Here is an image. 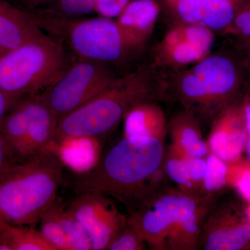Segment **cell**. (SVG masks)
Returning <instances> with one entry per match:
<instances>
[{
  "instance_id": "cell-39",
  "label": "cell",
  "mask_w": 250,
  "mask_h": 250,
  "mask_svg": "<svg viewBox=\"0 0 250 250\" xmlns=\"http://www.w3.org/2000/svg\"><path fill=\"white\" fill-rule=\"evenodd\" d=\"M248 249H250V246L249 247V248H248Z\"/></svg>"
},
{
  "instance_id": "cell-23",
  "label": "cell",
  "mask_w": 250,
  "mask_h": 250,
  "mask_svg": "<svg viewBox=\"0 0 250 250\" xmlns=\"http://www.w3.org/2000/svg\"><path fill=\"white\" fill-rule=\"evenodd\" d=\"M59 203L55 201L41 217V232L56 250H72L58 217Z\"/></svg>"
},
{
  "instance_id": "cell-15",
  "label": "cell",
  "mask_w": 250,
  "mask_h": 250,
  "mask_svg": "<svg viewBox=\"0 0 250 250\" xmlns=\"http://www.w3.org/2000/svg\"><path fill=\"white\" fill-rule=\"evenodd\" d=\"M57 122L58 120L39 95L30 127L16 156V161L27 160L52 145L57 136Z\"/></svg>"
},
{
  "instance_id": "cell-34",
  "label": "cell",
  "mask_w": 250,
  "mask_h": 250,
  "mask_svg": "<svg viewBox=\"0 0 250 250\" xmlns=\"http://www.w3.org/2000/svg\"><path fill=\"white\" fill-rule=\"evenodd\" d=\"M242 108H243V116H244L247 132H248V136H249L250 139V100L247 101L244 106Z\"/></svg>"
},
{
  "instance_id": "cell-9",
  "label": "cell",
  "mask_w": 250,
  "mask_h": 250,
  "mask_svg": "<svg viewBox=\"0 0 250 250\" xmlns=\"http://www.w3.org/2000/svg\"><path fill=\"white\" fill-rule=\"evenodd\" d=\"M68 210L85 229L93 250L107 249L127 224L128 216L120 211L114 200L98 192L79 194Z\"/></svg>"
},
{
  "instance_id": "cell-4",
  "label": "cell",
  "mask_w": 250,
  "mask_h": 250,
  "mask_svg": "<svg viewBox=\"0 0 250 250\" xmlns=\"http://www.w3.org/2000/svg\"><path fill=\"white\" fill-rule=\"evenodd\" d=\"M70 64L63 42L45 36L0 55V89L16 104L44 91Z\"/></svg>"
},
{
  "instance_id": "cell-12",
  "label": "cell",
  "mask_w": 250,
  "mask_h": 250,
  "mask_svg": "<svg viewBox=\"0 0 250 250\" xmlns=\"http://www.w3.org/2000/svg\"><path fill=\"white\" fill-rule=\"evenodd\" d=\"M160 13L156 0H131L116 22L129 51L139 50L147 43L155 28Z\"/></svg>"
},
{
  "instance_id": "cell-29",
  "label": "cell",
  "mask_w": 250,
  "mask_h": 250,
  "mask_svg": "<svg viewBox=\"0 0 250 250\" xmlns=\"http://www.w3.org/2000/svg\"><path fill=\"white\" fill-rule=\"evenodd\" d=\"M98 0H55L49 11L65 17L75 18L95 11Z\"/></svg>"
},
{
  "instance_id": "cell-37",
  "label": "cell",
  "mask_w": 250,
  "mask_h": 250,
  "mask_svg": "<svg viewBox=\"0 0 250 250\" xmlns=\"http://www.w3.org/2000/svg\"><path fill=\"white\" fill-rule=\"evenodd\" d=\"M245 152H246L247 156H248V160L250 162V139H248V141H247L246 149H245Z\"/></svg>"
},
{
  "instance_id": "cell-6",
  "label": "cell",
  "mask_w": 250,
  "mask_h": 250,
  "mask_svg": "<svg viewBox=\"0 0 250 250\" xmlns=\"http://www.w3.org/2000/svg\"><path fill=\"white\" fill-rule=\"evenodd\" d=\"M238 73L234 63L223 55H208L172 82V92L184 109L200 120H213L226 107L236 89Z\"/></svg>"
},
{
  "instance_id": "cell-3",
  "label": "cell",
  "mask_w": 250,
  "mask_h": 250,
  "mask_svg": "<svg viewBox=\"0 0 250 250\" xmlns=\"http://www.w3.org/2000/svg\"><path fill=\"white\" fill-rule=\"evenodd\" d=\"M52 145L0 174V225L34 226L55 202L64 162Z\"/></svg>"
},
{
  "instance_id": "cell-38",
  "label": "cell",
  "mask_w": 250,
  "mask_h": 250,
  "mask_svg": "<svg viewBox=\"0 0 250 250\" xmlns=\"http://www.w3.org/2000/svg\"><path fill=\"white\" fill-rule=\"evenodd\" d=\"M246 212L247 216H248V220H249L250 223V203H248V205L247 206L246 208Z\"/></svg>"
},
{
  "instance_id": "cell-20",
  "label": "cell",
  "mask_w": 250,
  "mask_h": 250,
  "mask_svg": "<svg viewBox=\"0 0 250 250\" xmlns=\"http://www.w3.org/2000/svg\"><path fill=\"white\" fill-rule=\"evenodd\" d=\"M0 250H56L40 231L27 225H0Z\"/></svg>"
},
{
  "instance_id": "cell-7",
  "label": "cell",
  "mask_w": 250,
  "mask_h": 250,
  "mask_svg": "<svg viewBox=\"0 0 250 250\" xmlns=\"http://www.w3.org/2000/svg\"><path fill=\"white\" fill-rule=\"evenodd\" d=\"M207 196H192L179 188L165 187L129 213L128 222L139 230L150 249L165 250L172 229L194 213Z\"/></svg>"
},
{
  "instance_id": "cell-16",
  "label": "cell",
  "mask_w": 250,
  "mask_h": 250,
  "mask_svg": "<svg viewBox=\"0 0 250 250\" xmlns=\"http://www.w3.org/2000/svg\"><path fill=\"white\" fill-rule=\"evenodd\" d=\"M124 120L125 136H147L165 142L168 122L164 110L155 102L135 106Z\"/></svg>"
},
{
  "instance_id": "cell-33",
  "label": "cell",
  "mask_w": 250,
  "mask_h": 250,
  "mask_svg": "<svg viewBox=\"0 0 250 250\" xmlns=\"http://www.w3.org/2000/svg\"><path fill=\"white\" fill-rule=\"evenodd\" d=\"M238 18L242 25L250 31V0H248L240 9Z\"/></svg>"
},
{
  "instance_id": "cell-19",
  "label": "cell",
  "mask_w": 250,
  "mask_h": 250,
  "mask_svg": "<svg viewBox=\"0 0 250 250\" xmlns=\"http://www.w3.org/2000/svg\"><path fill=\"white\" fill-rule=\"evenodd\" d=\"M248 0H200L197 24L212 31L226 29Z\"/></svg>"
},
{
  "instance_id": "cell-17",
  "label": "cell",
  "mask_w": 250,
  "mask_h": 250,
  "mask_svg": "<svg viewBox=\"0 0 250 250\" xmlns=\"http://www.w3.org/2000/svg\"><path fill=\"white\" fill-rule=\"evenodd\" d=\"M39 101V95L23 99L0 121V132L2 135L16 162L17 156L28 131Z\"/></svg>"
},
{
  "instance_id": "cell-40",
  "label": "cell",
  "mask_w": 250,
  "mask_h": 250,
  "mask_svg": "<svg viewBox=\"0 0 250 250\" xmlns=\"http://www.w3.org/2000/svg\"><path fill=\"white\" fill-rule=\"evenodd\" d=\"M2 1V0H0V1Z\"/></svg>"
},
{
  "instance_id": "cell-18",
  "label": "cell",
  "mask_w": 250,
  "mask_h": 250,
  "mask_svg": "<svg viewBox=\"0 0 250 250\" xmlns=\"http://www.w3.org/2000/svg\"><path fill=\"white\" fill-rule=\"evenodd\" d=\"M212 196L207 195L194 213L181 220L172 229L166 238L165 250L199 249L202 225L215 206Z\"/></svg>"
},
{
  "instance_id": "cell-5",
  "label": "cell",
  "mask_w": 250,
  "mask_h": 250,
  "mask_svg": "<svg viewBox=\"0 0 250 250\" xmlns=\"http://www.w3.org/2000/svg\"><path fill=\"white\" fill-rule=\"evenodd\" d=\"M34 15L41 29L66 44L77 59L107 65L119 62L130 52L113 18L75 19L48 9Z\"/></svg>"
},
{
  "instance_id": "cell-27",
  "label": "cell",
  "mask_w": 250,
  "mask_h": 250,
  "mask_svg": "<svg viewBox=\"0 0 250 250\" xmlns=\"http://www.w3.org/2000/svg\"><path fill=\"white\" fill-rule=\"evenodd\" d=\"M177 26L182 33L184 41H187L192 45L210 52L214 42L213 31L205 26L198 24L179 22Z\"/></svg>"
},
{
  "instance_id": "cell-36",
  "label": "cell",
  "mask_w": 250,
  "mask_h": 250,
  "mask_svg": "<svg viewBox=\"0 0 250 250\" xmlns=\"http://www.w3.org/2000/svg\"><path fill=\"white\" fill-rule=\"evenodd\" d=\"M179 1H180V0H164L166 6H167L169 9L172 10V11L174 9L176 5L177 4V3H178Z\"/></svg>"
},
{
  "instance_id": "cell-28",
  "label": "cell",
  "mask_w": 250,
  "mask_h": 250,
  "mask_svg": "<svg viewBox=\"0 0 250 250\" xmlns=\"http://www.w3.org/2000/svg\"><path fill=\"white\" fill-rule=\"evenodd\" d=\"M147 246L143 235L127 220L126 227L108 245V250H143Z\"/></svg>"
},
{
  "instance_id": "cell-10",
  "label": "cell",
  "mask_w": 250,
  "mask_h": 250,
  "mask_svg": "<svg viewBox=\"0 0 250 250\" xmlns=\"http://www.w3.org/2000/svg\"><path fill=\"white\" fill-rule=\"evenodd\" d=\"M250 246V223L246 208L233 203L213 207L202 225L199 249L241 250Z\"/></svg>"
},
{
  "instance_id": "cell-8",
  "label": "cell",
  "mask_w": 250,
  "mask_h": 250,
  "mask_svg": "<svg viewBox=\"0 0 250 250\" xmlns=\"http://www.w3.org/2000/svg\"><path fill=\"white\" fill-rule=\"evenodd\" d=\"M116 78L106 64L77 59L39 95L59 120L88 103Z\"/></svg>"
},
{
  "instance_id": "cell-1",
  "label": "cell",
  "mask_w": 250,
  "mask_h": 250,
  "mask_svg": "<svg viewBox=\"0 0 250 250\" xmlns=\"http://www.w3.org/2000/svg\"><path fill=\"white\" fill-rule=\"evenodd\" d=\"M165 142L155 138L125 136L75 181L77 194L98 192L137 209L165 187Z\"/></svg>"
},
{
  "instance_id": "cell-11",
  "label": "cell",
  "mask_w": 250,
  "mask_h": 250,
  "mask_svg": "<svg viewBox=\"0 0 250 250\" xmlns=\"http://www.w3.org/2000/svg\"><path fill=\"white\" fill-rule=\"evenodd\" d=\"M213 120L207 141L209 152L228 164L241 159L249 139L243 108L226 106Z\"/></svg>"
},
{
  "instance_id": "cell-22",
  "label": "cell",
  "mask_w": 250,
  "mask_h": 250,
  "mask_svg": "<svg viewBox=\"0 0 250 250\" xmlns=\"http://www.w3.org/2000/svg\"><path fill=\"white\" fill-rule=\"evenodd\" d=\"M209 55V52L204 50L187 41L166 48L156 47L155 63L172 67L193 65Z\"/></svg>"
},
{
  "instance_id": "cell-30",
  "label": "cell",
  "mask_w": 250,
  "mask_h": 250,
  "mask_svg": "<svg viewBox=\"0 0 250 250\" xmlns=\"http://www.w3.org/2000/svg\"><path fill=\"white\" fill-rule=\"evenodd\" d=\"M130 1L131 0H98L95 11L103 17L117 18Z\"/></svg>"
},
{
  "instance_id": "cell-31",
  "label": "cell",
  "mask_w": 250,
  "mask_h": 250,
  "mask_svg": "<svg viewBox=\"0 0 250 250\" xmlns=\"http://www.w3.org/2000/svg\"><path fill=\"white\" fill-rule=\"evenodd\" d=\"M14 163H16V161L14 156L0 132V174Z\"/></svg>"
},
{
  "instance_id": "cell-32",
  "label": "cell",
  "mask_w": 250,
  "mask_h": 250,
  "mask_svg": "<svg viewBox=\"0 0 250 250\" xmlns=\"http://www.w3.org/2000/svg\"><path fill=\"white\" fill-rule=\"evenodd\" d=\"M15 104H16L0 89V121L6 113L14 107Z\"/></svg>"
},
{
  "instance_id": "cell-13",
  "label": "cell",
  "mask_w": 250,
  "mask_h": 250,
  "mask_svg": "<svg viewBox=\"0 0 250 250\" xmlns=\"http://www.w3.org/2000/svg\"><path fill=\"white\" fill-rule=\"evenodd\" d=\"M45 36L35 15L0 1V55Z\"/></svg>"
},
{
  "instance_id": "cell-21",
  "label": "cell",
  "mask_w": 250,
  "mask_h": 250,
  "mask_svg": "<svg viewBox=\"0 0 250 250\" xmlns=\"http://www.w3.org/2000/svg\"><path fill=\"white\" fill-rule=\"evenodd\" d=\"M189 158L190 156L184 155L170 146L164 157V170L167 177L177 184L179 189L192 196L203 197L192 182Z\"/></svg>"
},
{
  "instance_id": "cell-25",
  "label": "cell",
  "mask_w": 250,
  "mask_h": 250,
  "mask_svg": "<svg viewBox=\"0 0 250 250\" xmlns=\"http://www.w3.org/2000/svg\"><path fill=\"white\" fill-rule=\"evenodd\" d=\"M205 161L203 191L205 195H213V193L228 186L227 174L228 164L223 159L210 152L205 158Z\"/></svg>"
},
{
  "instance_id": "cell-26",
  "label": "cell",
  "mask_w": 250,
  "mask_h": 250,
  "mask_svg": "<svg viewBox=\"0 0 250 250\" xmlns=\"http://www.w3.org/2000/svg\"><path fill=\"white\" fill-rule=\"evenodd\" d=\"M227 184L234 188L245 201L250 203V162L242 157L228 163Z\"/></svg>"
},
{
  "instance_id": "cell-2",
  "label": "cell",
  "mask_w": 250,
  "mask_h": 250,
  "mask_svg": "<svg viewBox=\"0 0 250 250\" xmlns=\"http://www.w3.org/2000/svg\"><path fill=\"white\" fill-rule=\"evenodd\" d=\"M162 90L153 68L146 65L116 77L88 103L58 120L56 139H94L107 134L135 106L155 102Z\"/></svg>"
},
{
  "instance_id": "cell-24",
  "label": "cell",
  "mask_w": 250,
  "mask_h": 250,
  "mask_svg": "<svg viewBox=\"0 0 250 250\" xmlns=\"http://www.w3.org/2000/svg\"><path fill=\"white\" fill-rule=\"evenodd\" d=\"M58 217L72 250H93L88 233L70 210L62 209L59 205Z\"/></svg>"
},
{
  "instance_id": "cell-14",
  "label": "cell",
  "mask_w": 250,
  "mask_h": 250,
  "mask_svg": "<svg viewBox=\"0 0 250 250\" xmlns=\"http://www.w3.org/2000/svg\"><path fill=\"white\" fill-rule=\"evenodd\" d=\"M171 147L184 155L205 159L209 154L203 139L201 121L192 112L184 109L174 115L167 123Z\"/></svg>"
},
{
  "instance_id": "cell-35",
  "label": "cell",
  "mask_w": 250,
  "mask_h": 250,
  "mask_svg": "<svg viewBox=\"0 0 250 250\" xmlns=\"http://www.w3.org/2000/svg\"><path fill=\"white\" fill-rule=\"evenodd\" d=\"M17 1L27 7L34 8L40 6L41 4L54 1L55 0H17Z\"/></svg>"
}]
</instances>
